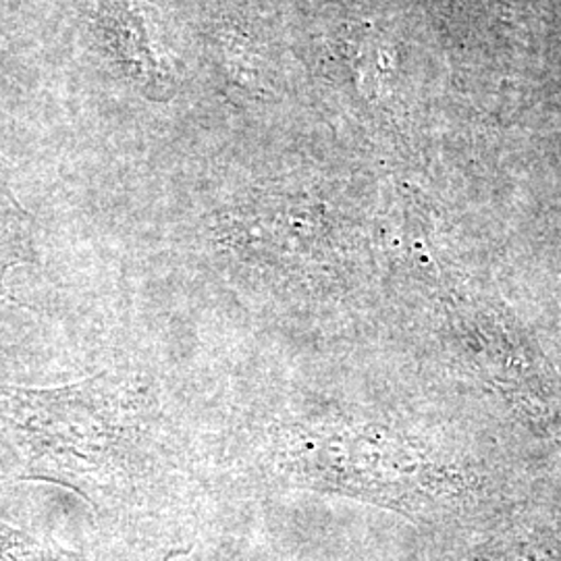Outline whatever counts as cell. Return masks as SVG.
Wrapping results in <instances>:
<instances>
[{
	"label": "cell",
	"mask_w": 561,
	"mask_h": 561,
	"mask_svg": "<svg viewBox=\"0 0 561 561\" xmlns=\"http://www.w3.org/2000/svg\"><path fill=\"white\" fill-rule=\"evenodd\" d=\"M32 261V238L27 219L13 198L0 190V304L18 301L9 296V273Z\"/></svg>",
	"instance_id": "7a4b0ae2"
},
{
	"label": "cell",
	"mask_w": 561,
	"mask_h": 561,
	"mask_svg": "<svg viewBox=\"0 0 561 561\" xmlns=\"http://www.w3.org/2000/svg\"><path fill=\"white\" fill-rule=\"evenodd\" d=\"M0 561H81L78 556L41 541L0 520Z\"/></svg>",
	"instance_id": "3957f363"
},
{
	"label": "cell",
	"mask_w": 561,
	"mask_h": 561,
	"mask_svg": "<svg viewBox=\"0 0 561 561\" xmlns=\"http://www.w3.org/2000/svg\"><path fill=\"white\" fill-rule=\"evenodd\" d=\"M154 422L148 387L111 373L48 389L0 382V470L108 505L157 468Z\"/></svg>",
	"instance_id": "6da1fadb"
}]
</instances>
